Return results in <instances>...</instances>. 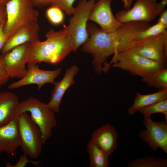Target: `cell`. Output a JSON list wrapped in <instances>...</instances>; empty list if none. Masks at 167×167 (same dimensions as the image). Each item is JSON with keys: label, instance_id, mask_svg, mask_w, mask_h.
Returning <instances> with one entry per match:
<instances>
[{"label": "cell", "instance_id": "cell-1", "mask_svg": "<svg viewBox=\"0 0 167 167\" xmlns=\"http://www.w3.org/2000/svg\"><path fill=\"white\" fill-rule=\"evenodd\" d=\"M150 26L146 22H131L122 24L116 31L107 32L93 23H88L89 37L83 45L82 50L92 55V64L97 73L105 72L108 58L134 40L137 33Z\"/></svg>", "mask_w": 167, "mask_h": 167}, {"label": "cell", "instance_id": "cell-2", "mask_svg": "<svg viewBox=\"0 0 167 167\" xmlns=\"http://www.w3.org/2000/svg\"><path fill=\"white\" fill-rule=\"evenodd\" d=\"M46 39L30 44L28 62H44L55 64L63 60L72 51L73 47L63 26L62 30L51 29L46 33Z\"/></svg>", "mask_w": 167, "mask_h": 167}, {"label": "cell", "instance_id": "cell-3", "mask_svg": "<svg viewBox=\"0 0 167 167\" xmlns=\"http://www.w3.org/2000/svg\"><path fill=\"white\" fill-rule=\"evenodd\" d=\"M27 112L30 113L32 119L39 127L44 144L51 136L52 129L57 124L54 112L47 104L32 96L19 102L15 109V117H17L21 113Z\"/></svg>", "mask_w": 167, "mask_h": 167}, {"label": "cell", "instance_id": "cell-4", "mask_svg": "<svg viewBox=\"0 0 167 167\" xmlns=\"http://www.w3.org/2000/svg\"><path fill=\"white\" fill-rule=\"evenodd\" d=\"M110 62L111 66L129 72L133 76L144 78L166 66L161 64L134 52L127 50L116 52Z\"/></svg>", "mask_w": 167, "mask_h": 167}, {"label": "cell", "instance_id": "cell-5", "mask_svg": "<svg viewBox=\"0 0 167 167\" xmlns=\"http://www.w3.org/2000/svg\"><path fill=\"white\" fill-rule=\"evenodd\" d=\"M5 6L6 19L3 32L6 41L23 27L38 22V11L30 0H11Z\"/></svg>", "mask_w": 167, "mask_h": 167}, {"label": "cell", "instance_id": "cell-6", "mask_svg": "<svg viewBox=\"0 0 167 167\" xmlns=\"http://www.w3.org/2000/svg\"><path fill=\"white\" fill-rule=\"evenodd\" d=\"M96 0H81L74 10L68 25H64L75 52L87 40V21Z\"/></svg>", "mask_w": 167, "mask_h": 167}, {"label": "cell", "instance_id": "cell-7", "mask_svg": "<svg viewBox=\"0 0 167 167\" xmlns=\"http://www.w3.org/2000/svg\"><path fill=\"white\" fill-rule=\"evenodd\" d=\"M123 50L136 53L166 67L167 30L157 35L140 40H133L119 51Z\"/></svg>", "mask_w": 167, "mask_h": 167}, {"label": "cell", "instance_id": "cell-8", "mask_svg": "<svg viewBox=\"0 0 167 167\" xmlns=\"http://www.w3.org/2000/svg\"><path fill=\"white\" fill-rule=\"evenodd\" d=\"M20 145L24 154L33 159H37L42 150L43 142L41 131L27 112L18 117Z\"/></svg>", "mask_w": 167, "mask_h": 167}, {"label": "cell", "instance_id": "cell-9", "mask_svg": "<svg viewBox=\"0 0 167 167\" xmlns=\"http://www.w3.org/2000/svg\"><path fill=\"white\" fill-rule=\"evenodd\" d=\"M167 0H136L128 10L118 12L115 15L122 24L135 22L149 23L152 21L165 10Z\"/></svg>", "mask_w": 167, "mask_h": 167}, {"label": "cell", "instance_id": "cell-10", "mask_svg": "<svg viewBox=\"0 0 167 167\" xmlns=\"http://www.w3.org/2000/svg\"><path fill=\"white\" fill-rule=\"evenodd\" d=\"M30 44L16 46L0 57L6 73L10 78L21 79L26 75Z\"/></svg>", "mask_w": 167, "mask_h": 167}, {"label": "cell", "instance_id": "cell-11", "mask_svg": "<svg viewBox=\"0 0 167 167\" xmlns=\"http://www.w3.org/2000/svg\"><path fill=\"white\" fill-rule=\"evenodd\" d=\"M143 116L146 129L140 131L139 137L154 151L160 148L167 154V122H155L151 116Z\"/></svg>", "mask_w": 167, "mask_h": 167}, {"label": "cell", "instance_id": "cell-12", "mask_svg": "<svg viewBox=\"0 0 167 167\" xmlns=\"http://www.w3.org/2000/svg\"><path fill=\"white\" fill-rule=\"evenodd\" d=\"M25 75L19 80L10 84V89H17L22 86L32 84L37 86L38 90L47 83L54 84L55 79L60 74L62 69L58 68L53 71H47L39 69L36 64L28 62Z\"/></svg>", "mask_w": 167, "mask_h": 167}, {"label": "cell", "instance_id": "cell-13", "mask_svg": "<svg viewBox=\"0 0 167 167\" xmlns=\"http://www.w3.org/2000/svg\"><path fill=\"white\" fill-rule=\"evenodd\" d=\"M112 0H98L95 3L89 15L88 20L92 21L105 32L114 31L122 24L113 13L111 3Z\"/></svg>", "mask_w": 167, "mask_h": 167}, {"label": "cell", "instance_id": "cell-14", "mask_svg": "<svg viewBox=\"0 0 167 167\" xmlns=\"http://www.w3.org/2000/svg\"><path fill=\"white\" fill-rule=\"evenodd\" d=\"M39 31L37 22H33L23 27L6 41L1 50L2 55L9 52L19 45L32 43L39 41Z\"/></svg>", "mask_w": 167, "mask_h": 167}, {"label": "cell", "instance_id": "cell-15", "mask_svg": "<svg viewBox=\"0 0 167 167\" xmlns=\"http://www.w3.org/2000/svg\"><path fill=\"white\" fill-rule=\"evenodd\" d=\"M20 142L18 117H15L7 124L0 126V154H13L20 147Z\"/></svg>", "mask_w": 167, "mask_h": 167}, {"label": "cell", "instance_id": "cell-16", "mask_svg": "<svg viewBox=\"0 0 167 167\" xmlns=\"http://www.w3.org/2000/svg\"><path fill=\"white\" fill-rule=\"evenodd\" d=\"M118 138V134L115 128L106 123L93 132L90 140L109 156L117 148Z\"/></svg>", "mask_w": 167, "mask_h": 167}, {"label": "cell", "instance_id": "cell-17", "mask_svg": "<svg viewBox=\"0 0 167 167\" xmlns=\"http://www.w3.org/2000/svg\"><path fill=\"white\" fill-rule=\"evenodd\" d=\"M79 71L78 67L73 66L67 69L62 79L55 82L51 92L50 100L47 104L50 109L54 113H58L62 98L66 90L75 82L74 76Z\"/></svg>", "mask_w": 167, "mask_h": 167}, {"label": "cell", "instance_id": "cell-18", "mask_svg": "<svg viewBox=\"0 0 167 167\" xmlns=\"http://www.w3.org/2000/svg\"><path fill=\"white\" fill-rule=\"evenodd\" d=\"M19 102L18 96L14 93L7 92L0 93V126L15 117V111Z\"/></svg>", "mask_w": 167, "mask_h": 167}, {"label": "cell", "instance_id": "cell-19", "mask_svg": "<svg viewBox=\"0 0 167 167\" xmlns=\"http://www.w3.org/2000/svg\"><path fill=\"white\" fill-rule=\"evenodd\" d=\"M167 98V90L158 91L152 93L143 95L137 92L133 104L127 109L130 115L135 114L140 109Z\"/></svg>", "mask_w": 167, "mask_h": 167}, {"label": "cell", "instance_id": "cell-20", "mask_svg": "<svg viewBox=\"0 0 167 167\" xmlns=\"http://www.w3.org/2000/svg\"><path fill=\"white\" fill-rule=\"evenodd\" d=\"M87 151L89 157L90 167H107L109 163L108 155L102 149L90 140Z\"/></svg>", "mask_w": 167, "mask_h": 167}, {"label": "cell", "instance_id": "cell-21", "mask_svg": "<svg viewBox=\"0 0 167 167\" xmlns=\"http://www.w3.org/2000/svg\"><path fill=\"white\" fill-rule=\"evenodd\" d=\"M142 81L149 86L154 87L159 91L167 90V68L164 67L150 75L141 79Z\"/></svg>", "mask_w": 167, "mask_h": 167}, {"label": "cell", "instance_id": "cell-22", "mask_svg": "<svg viewBox=\"0 0 167 167\" xmlns=\"http://www.w3.org/2000/svg\"><path fill=\"white\" fill-rule=\"evenodd\" d=\"M128 167H167V159L149 156L135 158L129 162Z\"/></svg>", "mask_w": 167, "mask_h": 167}, {"label": "cell", "instance_id": "cell-23", "mask_svg": "<svg viewBox=\"0 0 167 167\" xmlns=\"http://www.w3.org/2000/svg\"><path fill=\"white\" fill-rule=\"evenodd\" d=\"M143 115L151 116L156 113L164 115L165 121L167 122V98L144 107L139 111Z\"/></svg>", "mask_w": 167, "mask_h": 167}, {"label": "cell", "instance_id": "cell-24", "mask_svg": "<svg viewBox=\"0 0 167 167\" xmlns=\"http://www.w3.org/2000/svg\"><path fill=\"white\" fill-rule=\"evenodd\" d=\"M167 27L157 23L152 26L138 32L135 35L134 40H140L157 35L167 30Z\"/></svg>", "mask_w": 167, "mask_h": 167}, {"label": "cell", "instance_id": "cell-25", "mask_svg": "<svg viewBox=\"0 0 167 167\" xmlns=\"http://www.w3.org/2000/svg\"><path fill=\"white\" fill-rule=\"evenodd\" d=\"M46 15L49 20L54 25L60 24L64 20L62 10L57 6H51L46 10Z\"/></svg>", "mask_w": 167, "mask_h": 167}, {"label": "cell", "instance_id": "cell-26", "mask_svg": "<svg viewBox=\"0 0 167 167\" xmlns=\"http://www.w3.org/2000/svg\"><path fill=\"white\" fill-rule=\"evenodd\" d=\"M75 0H54L51 6L59 7L68 15H72L75 7L73 4Z\"/></svg>", "mask_w": 167, "mask_h": 167}, {"label": "cell", "instance_id": "cell-27", "mask_svg": "<svg viewBox=\"0 0 167 167\" xmlns=\"http://www.w3.org/2000/svg\"><path fill=\"white\" fill-rule=\"evenodd\" d=\"M32 162L36 166L40 165V161H34L29 160L28 159V156L23 153V154L20 156L19 159L17 163L13 165L10 163H6V166L7 167H22L26 166L27 163Z\"/></svg>", "mask_w": 167, "mask_h": 167}, {"label": "cell", "instance_id": "cell-28", "mask_svg": "<svg viewBox=\"0 0 167 167\" xmlns=\"http://www.w3.org/2000/svg\"><path fill=\"white\" fill-rule=\"evenodd\" d=\"M9 78L6 73L2 59L0 57V88L2 85L6 84Z\"/></svg>", "mask_w": 167, "mask_h": 167}, {"label": "cell", "instance_id": "cell-29", "mask_svg": "<svg viewBox=\"0 0 167 167\" xmlns=\"http://www.w3.org/2000/svg\"><path fill=\"white\" fill-rule=\"evenodd\" d=\"M34 7H42L51 5L54 0H30Z\"/></svg>", "mask_w": 167, "mask_h": 167}, {"label": "cell", "instance_id": "cell-30", "mask_svg": "<svg viewBox=\"0 0 167 167\" xmlns=\"http://www.w3.org/2000/svg\"><path fill=\"white\" fill-rule=\"evenodd\" d=\"M6 19L5 6L0 3V26L5 24Z\"/></svg>", "mask_w": 167, "mask_h": 167}, {"label": "cell", "instance_id": "cell-31", "mask_svg": "<svg viewBox=\"0 0 167 167\" xmlns=\"http://www.w3.org/2000/svg\"><path fill=\"white\" fill-rule=\"evenodd\" d=\"M157 22L167 27V10L165 9L159 15Z\"/></svg>", "mask_w": 167, "mask_h": 167}, {"label": "cell", "instance_id": "cell-32", "mask_svg": "<svg viewBox=\"0 0 167 167\" xmlns=\"http://www.w3.org/2000/svg\"><path fill=\"white\" fill-rule=\"evenodd\" d=\"M4 25L5 24H3L0 26V50H1L6 41L3 32V28Z\"/></svg>", "mask_w": 167, "mask_h": 167}, {"label": "cell", "instance_id": "cell-33", "mask_svg": "<svg viewBox=\"0 0 167 167\" xmlns=\"http://www.w3.org/2000/svg\"><path fill=\"white\" fill-rule=\"evenodd\" d=\"M122 2L125 10H127L131 7V4L135 0H120Z\"/></svg>", "mask_w": 167, "mask_h": 167}, {"label": "cell", "instance_id": "cell-34", "mask_svg": "<svg viewBox=\"0 0 167 167\" xmlns=\"http://www.w3.org/2000/svg\"><path fill=\"white\" fill-rule=\"evenodd\" d=\"M11 0H0V3L3 5H5Z\"/></svg>", "mask_w": 167, "mask_h": 167}]
</instances>
